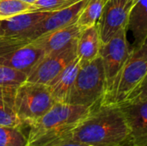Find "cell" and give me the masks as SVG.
Here are the masks:
<instances>
[{
	"label": "cell",
	"mask_w": 147,
	"mask_h": 146,
	"mask_svg": "<svg viewBox=\"0 0 147 146\" xmlns=\"http://www.w3.org/2000/svg\"><path fill=\"white\" fill-rule=\"evenodd\" d=\"M68 140L92 146H133L130 130L118 105L97 104L71 131Z\"/></svg>",
	"instance_id": "1"
},
{
	"label": "cell",
	"mask_w": 147,
	"mask_h": 146,
	"mask_svg": "<svg viewBox=\"0 0 147 146\" xmlns=\"http://www.w3.org/2000/svg\"><path fill=\"white\" fill-rule=\"evenodd\" d=\"M93 107L55 102L29 126L28 146H54L67 141L71 131Z\"/></svg>",
	"instance_id": "2"
},
{
	"label": "cell",
	"mask_w": 147,
	"mask_h": 146,
	"mask_svg": "<svg viewBox=\"0 0 147 146\" xmlns=\"http://www.w3.org/2000/svg\"><path fill=\"white\" fill-rule=\"evenodd\" d=\"M146 75L147 37L142 44L132 49L127 62L106 91L101 104L119 105L122 103Z\"/></svg>",
	"instance_id": "3"
},
{
	"label": "cell",
	"mask_w": 147,
	"mask_h": 146,
	"mask_svg": "<svg viewBox=\"0 0 147 146\" xmlns=\"http://www.w3.org/2000/svg\"><path fill=\"white\" fill-rule=\"evenodd\" d=\"M107 90V81L101 57L81 65L67 103L94 107L101 103Z\"/></svg>",
	"instance_id": "4"
},
{
	"label": "cell",
	"mask_w": 147,
	"mask_h": 146,
	"mask_svg": "<svg viewBox=\"0 0 147 146\" xmlns=\"http://www.w3.org/2000/svg\"><path fill=\"white\" fill-rule=\"evenodd\" d=\"M55 103L47 85L26 82L19 86L15 96L16 113L23 126H30Z\"/></svg>",
	"instance_id": "5"
},
{
	"label": "cell",
	"mask_w": 147,
	"mask_h": 146,
	"mask_svg": "<svg viewBox=\"0 0 147 146\" xmlns=\"http://www.w3.org/2000/svg\"><path fill=\"white\" fill-rule=\"evenodd\" d=\"M45 54L44 51L22 36H0V65L29 73Z\"/></svg>",
	"instance_id": "6"
},
{
	"label": "cell",
	"mask_w": 147,
	"mask_h": 146,
	"mask_svg": "<svg viewBox=\"0 0 147 146\" xmlns=\"http://www.w3.org/2000/svg\"><path fill=\"white\" fill-rule=\"evenodd\" d=\"M77 58V40L64 49L45 53L28 75V82L48 84Z\"/></svg>",
	"instance_id": "7"
},
{
	"label": "cell",
	"mask_w": 147,
	"mask_h": 146,
	"mask_svg": "<svg viewBox=\"0 0 147 146\" xmlns=\"http://www.w3.org/2000/svg\"><path fill=\"white\" fill-rule=\"evenodd\" d=\"M127 28H122L108 42L102 44L100 57L104 68L107 90L113 83L132 52L133 48H130L127 39Z\"/></svg>",
	"instance_id": "8"
},
{
	"label": "cell",
	"mask_w": 147,
	"mask_h": 146,
	"mask_svg": "<svg viewBox=\"0 0 147 146\" xmlns=\"http://www.w3.org/2000/svg\"><path fill=\"white\" fill-rule=\"evenodd\" d=\"M87 0H81L80 2L66 9L50 12L44 19H42L25 34H23L22 37L34 40L42 34L78 22V20L84 9Z\"/></svg>",
	"instance_id": "9"
},
{
	"label": "cell",
	"mask_w": 147,
	"mask_h": 146,
	"mask_svg": "<svg viewBox=\"0 0 147 146\" xmlns=\"http://www.w3.org/2000/svg\"><path fill=\"white\" fill-rule=\"evenodd\" d=\"M127 122L133 146H147V100L118 105Z\"/></svg>",
	"instance_id": "10"
},
{
	"label": "cell",
	"mask_w": 147,
	"mask_h": 146,
	"mask_svg": "<svg viewBox=\"0 0 147 146\" xmlns=\"http://www.w3.org/2000/svg\"><path fill=\"white\" fill-rule=\"evenodd\" d=\"M134 3H131L126 6H120L109 0L97 22L102 44L108 42L121 29L127 28L130 12Z\"/></svg>",
	"instance_id": "11"
},
{
	"label": "cell",
	"mask_w": 147,
	"mask_h": 146,
	"mask_svg": "<svg viewBox=\"0 0 147 146\" xmlns=\"http://www.w3.org/2000/svg\"><path fill=\"white\" fill-rule=\"evenodd\" d=\"M82 29L78 22H75L67 27L42 34L34 40L33 43L43 50L45 53L60 51L76 40Z\"/></svg>",
	"instance_id": "12"
},
{
	"label": "cell",
	"mask_w": 147,
	"mask_h": 146,
	"mask_svg": "<svg viewBox=\"0 0 147 146\" xmlns=\"http://www.w3.org/2000/svg\"><path fill=\"white\" fill-rule=\"evenodd\" d=\"M80 67L81 63L79 59L77 57L48 84H47L55 102L67 103L71 89Z\"/></svg>",
	"instance_id": "13"
},
{
	"label": "cell",
	"mask_w": 147,
	"mask_h": 146,
	"mask_svg": "<svg viewBox=\"0 0 147 146\" xmlns=\"http://www.w3.org/2000/svg\"><path fill=\"white\" fill-rule=\"evenodd\" d=\"M50 12L27 11L0 20V36H22Z\"/></svg>",
	"instance_id": "14"
},
{
	"label": "cell",
	"mask_w": 147,
	"mask_h": 146,
	"mask_svg": "<svg viewBox=\"0 0 147 146\" xmlns=\"http://www.w3.org/2000/svg\"><path fill=\"white\" fill-rule=\"evenodd\" d=\"M102 40L97 22L84 28L77 39V57L81 65L100 56Z\"/></svg>",
	"instance_id": "15"
},
{
	"label": "cell",
	"mask_w": 147,
	"mask_h": 146,
	"mask_svg": "<svg viewBox=\"0 0 147 146\" xmlns=\"http://www.w3.org/2000/svg\"><path fill=\"white\" fill-rule=\"evenodd\" d=\"M133 37L134 46L143 43L147 37V0H137L134 4L127 26Z\"/></svg>",
	"instance_id": "16"
},
{
	"label": "cell",
	"mask_w": 147,
	"mask_h": 146,
	"mask_svg": "<svg viewBox=\"0 0 147 146\" xmlns=\"http://www.w3.org/2000/svg\"><path fill=\"white\" fill-rule=\"evenodd\" d=\"M16 89V88L0 86V126L19 128L24 126L15 109Z\"/></svg>",
	"instance_id": "17"
},
{
	"label": "cell",
	"mask_w": 147,
	"mask_h": 146,
	"mask_svg": "<svg viewBox=\"0 0 147 146\" xmlns=\"http://www.w3.org/2000/svg\"><path fill=\"white\" fill-rule=\"evenodd\" d=\"M108 2L109 0H87L86 5L78 20V24L84 28L96 23Z\"/></svg>",
	"instance_id": "18"
},
{
	"label": "cell",
	"mask_w": 147,
	"mask_h": 146,
	"mask_svg": "<svg viewBox=\"0 0 147 146\" xmlns=\"http://www.w3.org/2000/svg\"><path fill=\"white\" fill-rule=\"evenodd\" d=\"M28 81V73L0 65V86L17 89L22 83Z\"/></svg>",
	"instance_id": "19"
},
{
	"label": "cell",
	"mask_w": 147,
	"mask_h": 146,
	"mask_svg": "<svg viewBox=\"0 0 147 146\" xmlns=\"http://www.w3.org/2000/svg\"><path fill=\"white\" fill-rule=\"evenodd\" d=\"M19 127L0 126V146H28V138Z\"/></svg>",
	"instance_id": "20"
},
{
	"label": "cell",
	"mask_w": 147,
	"mask_h": 146,
	"mask_svg": "<svg viewBox=\"0 0 147 146\" xmlns=\"http://www.w3.org/2000/svg\"><path fill=\"white\" fill-rule=\"evenodd\" d=\"M31 5L22 0H0V20L29 11Z\"/></svg>",
	"instance_id": "21"
},
{
	"label": "cell",
	"mask_w": 147,
	"mask_h": 146,
	"mask_svg": "<svg viewBox=\"0 0 147 146\" xmlns=\"http://www.w3.org/2000/svg\"><path fill=\"white\" fill-rule=\"evenodd\" d=\"M80 1L81 0H37L31 5L29 11L53 12L71 7Z\"/></svg>",
	"instance_id": "22"
},
{
	"label": "cell",
	"mask_w": 147,
	"mask_h": 146,
	"mask_svg": "<svg viewBox=\"0 0 147 146\" xmlns=\"http://www.w3.org/2000/svg\"><path fill=\"white\" fill-rule=\"evenodd\" d=\"M145 100H147V75L127 96L125 102H138Z\"/></svg>",
	"instance_id": "23"
},
{
	"label": "cell",
	"mask_w": 147,
	"mask_h": 146,
	"mask_svg": "<svg viewBox=\"0 0 147 146\" xmlns=\"http://www.w3.org/2000/svg\"><path fill=\"white\" fill-rule=\"evenodd\" d=\"M54 146H92V145H84V144H81V143H78V142H75V141H72V140H68V141H65V142H63V143H60V144H58Z\"/></svg>",
	"instance_id": "24"
},
{
	"label": "cell",
	"mask_w": 147,
	"mask_h": 146,
	"mask_svg": "<svg viewBox=\"0 0 147 146\" xmlns=\"http://www.w3.org/2000/svg\"><path fill=\"white\" fill-rule=\"evenodd\" d=\"M111 3H113L115 5H120V6H126L128 3H135L137 0H109Z\"/></svg>",
	"instance_id": "25"
},
{
	"label": "cell",
	"mask_w": 147,
	"mask_h": 146,
	"mask_svg": "<svg viewBox=\"0 0 147 146\" xmlns=\"http://www.w3.org/2000/svg\"><path fill=\"white\" fill-rule=\"evenodd\" d=\"M22 1H23V2H26V3H30V4H33L34 2H36L37 0H22Z\"/></svg>",
	"instance_id": "26"
}]
</instances>
